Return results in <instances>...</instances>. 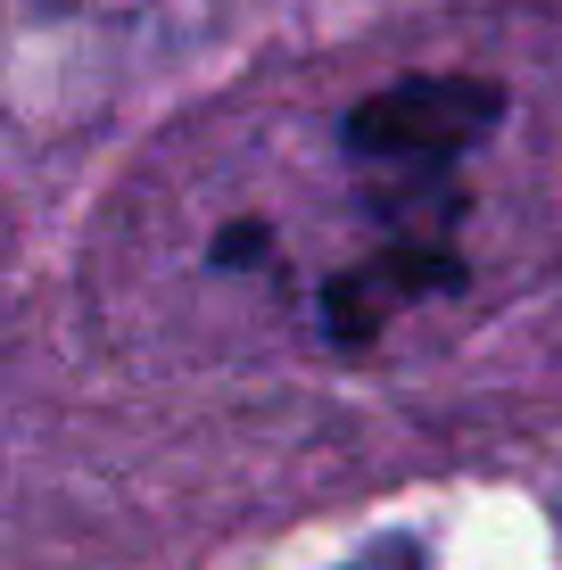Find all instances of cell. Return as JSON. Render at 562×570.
<instances>
[{
	"label": "cell",
	"mask_w": 562,
	"mask_h": 570,
	"mask_svg": "<svg viewBox=\"0 0 562 570\" xmlns=\"http://www.w3.org/2000/svg\"><path fill=\"white\" fill-rule=\"evenodd\" d=\"M347 570H431V562H422V546H414V538H381V546H364V554L347 562Z\"/></svg>",
	"instance_id": "obj_2"
},
{
	"label": "cell",
	"mask_w": 562,
	"mask_h": 570,
	"mask_svg": "<svg viewBox=\"0 0 562 570\" xmlns=\"http://www.w3.org/2000/svg\"><path fill=\"white\" fill-rule=\"evenodd\" d=\"M505 91L480 75H405L347 116L339 149L381 183V207L397 215V240H447L455 166L496 132Z\"/></svg>",
	"instance_id": "obj_1"
}]
</instances>
